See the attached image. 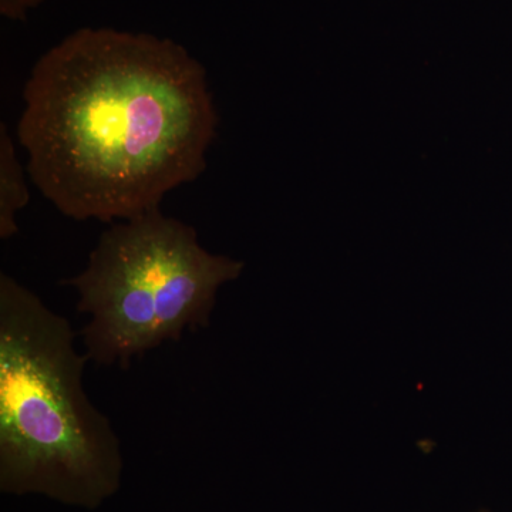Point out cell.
Here are the masks:
<instances>
[{
    "label": "cell",
    "instance_id": "6da1fadb",
    "mask_svg": "<svg viewBox=\"0 0 512 512\" xmlns=\"http://www.w3.org/2000/svg\"><path fill=\"white\" fill-rule=\"evenodd\" d=\"M28 173L76 221H124L197 180L217 136L204 66L180 43L83 28L37 60L23 90Z\"/></svg>",
    "mask_w": 512,
    "mask_h": 512
},
{
    "label": "cell",
    "instance_id": "7a4b0ae2",
    "mask_svg": "<svg viewBox=\"0 0 512 512\" xmlns=\"http://www.w3.org/2000/svg\"><path fill=\"white\" fill-rule=\"evenodd\" d=\"M69 320L0 274V491L96 510L120 490L123 454L84 392L89 356Z\"/></svg>",
    "mask_w": 512,
    "mask_h": 512
},
{
    "label": "cell",
    "instance_id": "3957f363",
    "mask_svg": "<svg viewBox=\"0 0 512 512\" xmlns=\"http://www.w3.org/2000/svg\"><path fill=\"white\" fill-rule=\"evenodd\" d=\"M245 264L212 254L191 225L160 208L113 224L100 235L89 262L66 281L90 316L82 333L86 355L100 366L126 369L131 359L185 330L208 328L222 286Z\"/></svg>",
    "mask_w": 512,
    "mask_h": 512
},
{
    "label": "cell",
    "instance_id": "277c9868",
    "mask_svg": "<svg viewBox=\"0 0 512 512\" xmlns=\"http://www.w3.org/2000/svg\"><path fill=\"white\" fill-rule=\"evenodd\" d=\"M30 201L25 168L16 156L15 143L5 123L0 126V238L18 234V214Z\"/></svg>",
    "mask_w": 512,
    "mask_h": 512
},
{
    "label": "cell",
    "instance_id": "5b68a950",
    "mask_svg": "<svg viewBox=\"0 0 512 512\" xmlns=\"http://www.w3.org/2000/svg\"><path fill=\"white\" fill-rule=\"evenodd\" d=\"M43 0H0V15L3 18L22 22Z\"/></svg>",
    "mask_w": 512,
    "mask_h": 512
},
{
    "label": "cell",
    "instance_id": "8992f818",
    "mask_svg": "<svg viewBox=\"0 0 512 512\" xmlns=\"http://www.w3.org/2000/svg\"><path fill=\"white\" fill-rule=\"evenodd\" d=\"M477 512H490V511H487V510H480V511H477Z\"/></svg>",
    "mask_w": 512,
    "mask_h": 512
}]
</instances>
